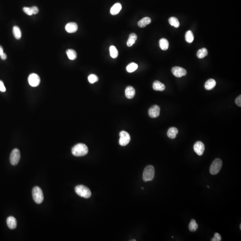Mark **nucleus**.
Masks as SVG:
<instances>
[{
    "instance_id": "nucleus-1",
    "label": "nucleus",
    "mask_w": 241,
    "mask_h": 241,
    "mask_svg": "<svg viewBox=\"0 0 241 241\" xmlns=\"http://www.w3.org/2000/svg\"><path fill=\"white\" fill-rule=\"evenodd\" d=\"M73 155L80 157L86 155L88 152L87 146L83 143H78L73 147L72 150Z\"/></svg>"
},
{
    "instance_id": "nucleus-2",
    "label": "nucleus",
    "mask_w": 241,
    "mask_h": 241,
    "mask_svg": "<svg viewBox=\"0 0 241 241\" xmlns=\"http://www.w3.org/2000/svg\"><path fill=\"white\" fill-rule=\"evenodd\" d=\"M155 168L152 165H148L144 169L143 173V179L144 182H148L153 180L155 176Z\"/></svg>"
},
{
    "instance_id": "nucleus-3",
    "label": "nucleus",
    "mask_w": 241,
    "mask_h": 241,
    "mask_svg": "<svg viewBox=\"0 0 241 241\" xmlns=\"http://www.w3.org/2000/svg\"><path fill=\"white\" fill-rule=\"evenodd\" d=\"M75 190L76 194L82 197L89 198L91 196V191L88 187L82 185L76 186Z\"/></svg>"
},
{
    "instance_id": "nucleus-4",
    "label": "nucleus",
    "mask_w": 241,
    "mask_h": 241,
    "mask_svg": "<svg viewBox=\"0 0 241 241\" xmlns=\"http://www.w3.org/2000/svg\"><path fill=\"white\" fill-rule=\"evenodd\" d=\"M33 200L37 204H41L44 200V195L42 189L39 187H33L32 191Z\"/></svg>"
},
{
    "instance_id": "nucleus-5",
    "label": "nucleus",
    "mask_w": 241,
    "mask_h": 241,
    "mask_svg": "<svg viewBox=\"0 0 241 241\" xmlns=\"http://www.w3.org/2000/svg\"><path fill=\"white\" fill-rule=\"evenodd\" d=\"M222 166V161L220 159H216L213 161L210 167L211 174L215 175L219 173Z\"/></svg>"
},
{
    "instance_id": "nucleus-6",
    "label": "nucleus",
    "mask_w": 241,
    "mask_h": 241,
    "mask_svg": "<svg viewBox=\"0 0 241 241\" xmlns=\"http://www.w3.org/2000/svg\"><path fill=\"white\" fill-rule=\"evenodd\" d=\"M20 158L21 155L19 150L18 149H13L10 155V163L13 166L17 165L19 162Z\"/></svg>"
},
{
    "instance_id": "nucleus-7",
    "label": "nucleus",
    "mask_w": 241,
    "mask_h": 241,
    "mask_svg": "<svg viewBox=\"0 0 241 241\" xmlns=\"http://www.w3.org/2000/svg\"><path fill=\"white\" fill-rule=\"evenodd\" d=\"M119 135L120 138L119 143L120 146H126L129 144L131 141V136L129 133L125 131H122L120 132Z\"/></svg>"
},
{
    "instance_id": "nucleus-8",
    "label": "nucleus",
    "mask_w": 241,
    "mask_h": 241,
    "mask_svg": "<svg viewBox=\"0 0 241 241\" xmlns=\"http://www.w3.org/2000/svg\"><path fill=\"white\" fill-rule=\"evenodd\" d=\"M28 82L29 85L32 87H37L39 86L40 83V79L37 74L32 73L29 75L28 77Z\"/></svg>"
},
{
    "instance_id": "nucleus-9",
    "label": "nucleus",
    "mask_w": 241,
    "mask_h": 241,
    "mask_svg": "<svg viewBox=\"0 0 241 241\" xmlns=\"http://www.w3.org/2000/svg\"><path fill=\"white\" fill-rule=\"evenodd\" d=\"M171 71L173 75H174L175 77L178 78L185 76L187 74L186 70L181 67H173Z\"/></svg>"
},
{
    "instance_id": "nucleus-10",
    "label": "nucleus",
    "mask_w": 241,
    "mask_h": 241,
    "mask_svg": "<svg viewBox=\"0 0 241 241\" xmlns=\"http://www.w3.org/2000/svg\"><path fill=\"white\" fill-rule=\"evenodd\" d=\"M193 148L195 152L199 156L202 155L205 151V145L201 141L196 142L194 145Z\"/></svg>"
},
{
    "instance_id": "nucleus-11",
    "label": "nucleus",
    "mask_w": 241,
    "mask_h": 241,
    "mask_svg": "<svg viewBox=\"0 0 241 241\" xmlns=\"http://www.w3.org/2000/svg\"><path fill=\"white\" fill-rule=\"evenodd\" d=\"M160 108L158 105H154L149 109L148 113L151 118H156L160 114Z\"/></svg>"
},
{
    "instance_id": "nucleus-12",
    "label": "nucleus",
    "mask_w": 241,
    "mask_h": 241,
    "mask_svg": "<svg viewBox=\"0 0 241 241\" xmlns=\"http://www.w3.org/2000/svg\"><path fill=\"white\" fill-rule=\"evenodd\" d=\"M65 29L69 33H73L77 31L78 25L75 22H69L65 26Z\"/></svg>"
},
{
    "instance_id": "nucleus-13",
    "label": "nucleus",
    "mask_w": 241,
    "mask_h": 241,
    "mask_svg": "<svg viewBox=\"0 0 241 241\" xmlns=\"http://www.w3.org/2000/svg\"><path fill=\"white\" fill-rule=\"evenodd\" d=\"M6 222L9 228L11 230H13L16 228L17 222L16 219L14 217H12V216L8 217L7 218Z\"/></svg>"
},
{
    "instance_id": "nucleus-14",
    "label": "nucleus",
    "mask_w": 241,
    "mask_h": 241,
    "mask_svg": "<svg viewBox=\"0 0 241 241\" xmlns=\"http://www.w3.org/2000/svg\"><path fill=\"white\" fill-rule=\"evenodd\" d=\"M125 94L128 99L133 98L135 94V90L132 86H128L125 90Z\"/></svg>"
},
{
    "instance_id": "nucleus-15",
    "label": "nucleus",
    "mask_w": 241,
    "mask_h": 241,
    "mask_svg": "<svg viewBox=\"0 0 241 241\" xmlns=\"http://www.w3.org/2000/svg\"><path fill=\"white\" fill-rule=\"evenodd\" d=\"M153 88L155 91H163V90H165V86L160 81L156 80L153 83Z\"/></svg>"
},
{
    "instance_id": "nucleus-16",
    "label": "nucleus",
    "mask_w": 241,
    "mask_h": 241,
    "mask_svg": "<svg viewBox=\"0 0 241 241\" xmlns=\"http://www.w3.org/2000/svg\"><path fill=\"white\" fill-rule=\"evenodd\" d=\"M122 5L120 3H117L112 6L110 9L111 14L113 15L118 14L122 9Z\"/></svg>"
},
{
    "instance_id": "nucleus-17",
    "label": "nucleus",
    "mask_w": 241,
    "mask_h": 241,
    "mask_svg": "<svg viewBox=\"0 0 241 241\" xmlns=\"http://www.w3.org/2000/svg\"><path fill=\"white\" fill-rule=\"evenodd\" d=\"M178 133V130L175 127H171L169 128L167 132V135L170 139H174L176 135Z\"/></svg>"
},
{
    "instance_id": "nucleus-18",
    "label": "nucleus",
    "mask_w": 241,
    "mask_h": 241,
    "mask_svg": "<svg viewBox=\"0 0 241 241\" xmlns=\"http://www.w3.org/2000/svg\"><path fill=\"white\" fill-rule=\"evenodd\" d=\"M151 21V19L150 17H145L138 22V25L141 28L145 27L147 25L150 24Z\"/></svg>"
},
{
    "instance_id": "nucleus-19",
    "label": "nucleus",
    "mask_w": 241,
    "mask_h": 241,
    "mask_svg": "<svg viewBox=\"0 0 241 241\" xmlns=\"http://www.w3.org/2000/svg\"><path fill=\"white\" fill-rule=\"evenodd\" d=\"M216 82L214 79H209L206 82L205 87L206 90H210L213 89L216 86Z\"/></svg>"
},
{
    "instance_id": "nucleus-20",
    "label": "nucleus",
    "mask_w": 241,
    "mask_h": 241,
    "mask_svg": "<svg viewBox=\"0 0 241 241\" xmlns=\"http://www.w3.org/2000/svg\"><path fill=\"white\" fill-rule=\"evenodd\" d=\"M137 39V35L135 33H131L129 36V39L127 42V45L128 47H131L135 44Z\"/></svg>"
},
{
    "instance_id": "nucleus-21",
    "label": "nucleus",
    "mask_w": 241,
    "mask_h": 241,
    "mask_svg": "<svg viewBox=\"0 0 241 241\" xmlns=\"http://www.w3.org/2000/svg\"><path fill=\"white\" fill-rule=\"evenodd\" d=\"M159 47L163 51L167 50L169 47V42L168 40L164 38L161 39L159 40Z\"/></svg>"
},
{
    "instance_id": "nucleus-22",
    "label": "nucleus",
    "mask_w": 241,
    "mask_h": 241,
    "mask_svg": "<svg viewBox=\"0 0 241 241\" xmlns=\"http://www.w3.org/2000/svg\"><path fill=\"white\" fill-rule=\"evenodd\" d=\"M13 35L17 39H20L21 37V32L20 29L17 26H14L13 29Z\"/></svg>"
},
{
    "instance_id": "nucleus-23",
    "label": "nucleus",
    "mask_w": 241,
    "mask_h": 241,
    "mask_svg": "<svg viewBox=\"0 0 241 241\" xmlns=\"http://www.w3.org/2000/svg\"><path fill=\"white\" fill-rule=\"evenodd\" d=\"M189 230L191 232H195L197 230L198 225L194 219H192L189 224Z\"/></svg>"
},
{
    "instance_id": "nucleus-24",
    "label": "nucleus",
    "mask_w": 241,
    "mask_h": 241,
    "mask_svg": "<svg viewBox=\"0 0 241 241\" xmlns=\"http://www.w3.org/2000/svg\"><path fill=\"white\" fill-rule=\"evenodd\" d=\"M208 55V51L206 48L199 49L197 53V56L199 59H203Z\"/></svg>"
},
{
    "instance_id": "nucleus-25",
    "label": "nucleus",
    "mask_w": 241,
    "mask_h": 241,
    "mask_svg": "<svg viewBox=\"0 0 241 241\" xmlns=\"http://www.w3.org/2000/svg\"><path fill=\"white\" fill-rule=\"evenodd\" d=\"M110 55L112 58L115 59L117 58L118 55V52L117 49L115 46H111L110 48Z\"/></svg>"
},
{
    "instance_id": "nucleus-26",
    "label": "nucleus",
    "mask_w": 241,
    "mask_h": 241,
    "mask_svg": "<svg viewBox=\"0 0 241 241\" xmlns=\"http://www.w3.org/2000/svg\"><path fill=\"white\" fill-rule=\"evenodd\" d=\"M67 56L70 60H75L77 57V53L72 49H68L66 51Z\"/></svg>"
},
{
    "instance_id": "nucleus-27",
    "label": "nucleus",
    "mask_w": 241,
    "mask_h": 241,
    "mask_svg": "<svg viewBox=\"0 0 241 241\" xmlns=\"http://www.w3.org/2000/svg\"><path fill=\"white\" fill-rule=\"evenodd\" d=\"M138 68V65L137 64L135 63H131L127 66V70L128 72L131 73L136 71Z\"/></svg>"
},
{
    "instance_id": "nucleus-28",
    "label": "nucleus",
    "mask_w": 241,
    "mask_h": 241,
    "mask_svg": "<svg viewBox=\"0 0 241 241\" xmlns=\"http://www.w3.org/2000/svg\"><path fill=\"white\" fill-rule=\"evenodd\" d=\"M168 21H169L170 24L172 26H174L175 27L178 28L179 27V21L177 18H176V17H170L169 18Z\"/></svg>"
},
{
    "instance_id": "nucleus-29",
    "label": "nucleus",
    "mask_w": 241,
    "mask_h": 241,
    "mask_svg": "<svg viewBox=\"0 0 241 241\" xmlns=\"http://www.w3.org/2000/svg\"><path fill=\"white\" fill-rule=\"evenodd\" d=\"M185 40L186 42L189 43H192L193 41V34L191 31H188L186 33Z\"/></svg>"
},
{
    "instance_id": "nucleus-30",
    "label": "nucleus",
    "mask_w": 241,
    "mask_h": 241,
    "mask_svg": "<svg viewBox=\"0 0 241 241\" xmlns=\"http://www.w3.org/2000/svg\"><path fill=\"white\" fill-rule=\"evenodd\" d=\"M88 81L91 84H93L98 81L99 80L98 77L95 74H91L88 76Z\"/></svg>"
},
{
    "instance_id": "nucleus-31",
    "label": "nucleus",
    "mask_w": 241,
    "mask_h": 241,
    "mask_svg": "<svg viewBox=\"0 0 241 241\" xmlns=\"http://www.w3.org/2000/svg\"><path fill=\"white\" fill-rule=\"evenodd\" d=\"M24 12L28 15L31 16L32 15L33 12L31 7H24L23 8Z\"/></svg>"
},
{
    "instance_id": "nucleus-32",
    "label": "nucleus",
    "mask_w": 241,
    "mask_h": 241,
    "mask_svg": "<svg viewBox=\"0 0 241 241\" xmlns=\"http://www.w3.org/2000/svg\"><path fill=\"white\" fill-rule=\"evenodd\" d=\"M222 240V237L219 233H216L214 238L211 239L212 241H220Z\"/></svg>"
},
{
    "instance_id": "nucleus-33",
    "label": "nucleus",
    "mask_w": 241,
    "mask_h": 241,
    "mask_svg": "<svg viewBox=\"0 0 241 241\" xmlns=\"http://www.w3.org/2000/svg\"><path fill=\"white\" fill-rule=\"evenodd\" d=\"M5 91H6V88H5L4 84L2 81L0 80V91L5 92Z\"/></svg>"
},
{
    "instance_id": "nucleus-34",
    "label": "nucleus",
    "mask_w": 241,
    "mask_h": 241,
    "mask_svg": "<svg viewBox=\"0 0 241 241\" xmlns=\"http://www.w3.org/2000/svg\"><path fill=\"white\" fill-rule=\"evenodd\" d=\"M235 103L238 106H241V96L239 95L235 100Z\"/></svg>"
},
{
    "instance_id": "nucleus-35",
    "label": "nucleus",
    "mask_w": 241,
    "mask_h": 241,
    "mask_svg": "<svg viewBox=\"0 0 241 241\" xmlns=\"http://www.w3.org/2000/svg\"><path fill=\"white\" fill-rule=\"evenodd\" d=\"M32 11L33 14H36L39 13V9L36 6H34L31 7Z\"/></svg>"
},
{
    "instance_id": "nucleus-36",
    "label": "nucleus",
    "mask_w": 241,
    "mask_h": 241,
    "mask_svg": "<svg viewBox=\"0 0 241 241\" xmlns=\"http://www.w3.org/2000/svg\"><path fill=\"white\" fill-rule=\"evenodd\" d=\"M0 56H1V58L2 60H5L7 59V55L4 52L2 53L1 55H0Z\"/></svg>"
},
{
    "instance_id": "nucleus-37",
    "label": "nucleus",
    "mask_w": 241,
    "mask_h": 241,
    "mask_svg": "<svg viewBox=\"0 0 241 241\" xmlns=\"http://www.w3.org/2000/svg\"><path fill=\"white\" fill-rule=\"evenodd\" d=\"M3 53H4V50H3V48L1 46H0V55H1Z\"/></svg>"
},
{
    "instance_id": "nucleus-38",
    "label": "nucleus",
    "mask_w": 241,
    "mask_h": 241,
    "mask_svg": "<svg viewBox=\"0 0 241 241\" xmlns=\"http://www.w3.org/2000/svg\"><path fill=\"white\" fill-rule=\"evenodd\" d=\"M131 241H136V240H135V239H134V240H131Z\"/></svg>"
},
{
    "instance_id": "nucleus-39",
    "label": "nucleus",
    "mask_w": 241,
    "mask_h": 241,
    "mask_svg": "<svg viewBox=\"0 0 241 241\" xmlns=\"http://www.w3.org/2000/svg\"><path fill=\"white\" fill-rule=\"evenodd\" d=\"M240 230H241V225H240Z\"/></svg>"
}]
</instances>
